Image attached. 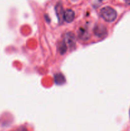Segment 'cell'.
Returning a JSON list of instances; mask_svg holds the SVG:
<instances>
[{"label": "cell", "mask_w": 130, "mask_h": 131, "mask_svg": "<svg viewBox=\"0 0 130 131\" xmlns=\"http://www.w3.org/2000/svg\"><path fill=\"white\" fill-rule=\"evenodd\" d=\"M99 14L102 19L108 23L114 21L117 18V12L110 6L102 8L99 11Z\"/></svg>", "instance_id": "6da1fadb"}, {"label": "cell", "mask_w": 130, "mask_h": 131, "mask_svg": "<svg viewBox=\"0 0 130 131\" xmlns=\"http://www.w3.org/2000/svg\"><path fill=\"white\" fill-rule=\"evenodd\" d=\"M66 46L71 50L73 49L76 46V37L73 32H68L64 35V40Z\"/></svg>", "instance_id": "7a4b0ae2"}, {"label": "cell", "mask_w": 130, "mask_h": 131, "mask_svg": "<svg viewBox=\"0 0 130 131\" xmlns=\"http://www.w3.org/2000/svg\"><path fill=\"white\" fill-rule=\"evenodd\" d=\"M93 32H94V35L99 38L105 37L107 35V28L102 24L96 25L93 29Z\"/></svg>", "instance_id": "3957f363"}, {"label": "cell", "mask_w": 130, "mask_h": 131, "mask_svg": "<svg viewBox=\"0 0 130 131\" xmlns=\"http://www.w3.org/2000/svg\"><path fill=\"white\" fill-rule=\"evenodd\" d=\"M75 12L71 9H67L64 13V21L66 23H71L75 19Z\"/></svg>", "instance_id": "277c9868"}, {"label": "cell", "mask_w": 130, "mask_h": 131, "mask_svg": "<svg viewBox=\"0 0 130 131\" xmlns=\"http://www.w3.org/2000/svg\"><path fill=\"white\" fill-rule=\"evenodd\" d=\"M56 11L57 17H58L59 22V23L62 24V22L64 21V13L62 6L61 5H57L56 7Z\"/></svg>", "instance_id": "5b68a950"}, {"label": "cell", "mask_w": 130, "mask_h": 131, "mask_svg": "<svg viewBox=\"0 0 130 131\" xmlns=\"http://www.w3.org/2000/svg\"><path fill=\"white\" fill-rule=\"evenodd\" d=\"M79 37L82 40H87L89 38V35L85 28H80L79 30Z\"/></svg>", "instance_id": "8992f818"}, {"label": "cell", "mask_w": 130, "mask_h": 131, "mask_svg": "<svg viewBox=\"0 0 130 131\" xmlns=\"http://www.w3.org/2000/svg\"><path fill=\"white\" fill-rule=\"evenodd\" d=\"M54 81L57 84H62L65 83V78L61 74H56L54 75Z\"/></svg>", "instance_id": "52a82bcc"}, {"label": "cell", "mask_w": 130, "mask_h": 131, "mask_svg": "<svg viewBox=\"0 0 130 131\" xmlns=\"http://www.w3.org/2000/svg\"><path fill=\"white\" fill-rule=\"evenodd\" d=\"M68 46H66V43H65L64 41H62V42H60L58 45V51L59 52V53L63 55L66 52V51H67Z\"/></svg>", "instance_id": "ba28073f"}, {"label": "cell", "mask_w": 130, "mask_h": 131, "mask_svg": "<svg viewBox=\"0 0 130 131\" xmlns=\"http://www.w3.org/2000/svg\"><path fill=\"white\" fill-rule=\"evenodd\" d=\"M126 2L127 5H130V0H126Z\"/></svg>", "instance_id": "9c48e42d"}, {"label": "cell", "mask_w": 130, "mask_h": 131, "mask_svg": "<svg viewBox=\"0 0 130 131\" xmlns=\"http://www.w3.org/2000/svg\"><path fill=\"white\" fill-rule=\"evenodd\" d=\"M70 1H72V2H77V1H79V0H70Z\"/></svg>", "instance_id": "30bf717a"}, {"label": "cell", "mask_w": 130, "mask_h": 131, "mask_svg": "<svg viewBox=\"0 0 130 131\" xmlns=\"http://www.w3.org/2000/svg\"><path fill=\"white\" fill-rule=\"evenodd\" d=\"M129 117H130V110H129Z\"/></svg>", "instance_id": "8fae6325"}]
</instances>
